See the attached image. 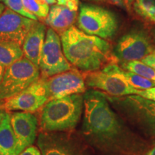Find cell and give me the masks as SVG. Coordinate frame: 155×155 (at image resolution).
<instances>
[{
    "instance_id": "obj_35",
    "label": "cell",
    "mask_w": 155,
    "mask_h": 155,
    "mask_svg": "<svg viewBox=\"0 0 155 155\" xmlns=\"http://www.w3.org/2000/svg\"><path fill=\"white\" fill-rule=\"evenodd\" d=\"M152 39L153 40V42H155V29H154L152 32Z\"/></svg>"
},
{
    "instance_id": "obj_38",
    "label": "cell",
    "mask_w": 155,
    "mask_h": 155,
    "mask_svg": "<svg viewBox=\"0 0 155 155\" xmlns=\"http://www.w3.org/2000/svg\"><path fill=\"white\" fill-rule=\"evenodd\" d=\"M0 106H1V104H0Z\"/></svg>"
},
{
    "instance_id": "obj_37",
    "label": "cell",
    "mask_w": 155,
    "mask_h": 155,
    "mask_svg": "<svg viewBox=\"0 0 155 155\" xmlns=\"http://www.w3.org/2000/svg\"><path fill=\"white\" fill-rule=\"evenodd\" d=\"M152 55H154L155 56V49H154V53H153Z\"/></svg>"
},
{
    "instance_id": "obj_31",
    "label": "cell",
    "mask_w": 155,
    "mask_h": 155,
    "mask_svg": "<svg viewBox=\"0 0 155 155\" xmlns=\"http://www.w3.org/2000/svg\"><path fill=\"white\" fill-rule=\"evenodd\" d=\"M6 112L7 111H6L5 110H4V109H2V108H0V124H1L2 121V119H3L4 116H5V115Z\"/></svg>"
},
{
    "instance_id": "obj_25",
    "label": "cell",
    "mask_w": 155,
    "mask_h": 155,
    "mask_svg": "<svg viewBox=\"0 0 155 155\" xmlns=\"http://www.w3.org/2000/svg\"><path fill=\"white\" fill-rule=\"evenodd\" d=\"M137 95L155 102V87L147 90H139Z\"/></svg>"
},
{
    "instance_id": "obj_14",
    "label": "cell",
    "mask_w": 155,
    "mask_h": 155,
    "mask_svg": "<svg viewBox=\"0 0 155 155\" xmlns=\"http://www.w3.org/2000/svg\"><path fill=\"white\" fill-rule=\"evenodd\" d=\"M9 114L12 128L18 143L19 153H21L34 144L38 132V119L34 113L30 112L15 111Z\"/></svg>"
},
{
    "instance_id": "obj_18",
    "label": "cell",
    "mask_w": 155,
    "mask_h": 155,
    "mask_svg": "<svg viewBox=\"0 0 155 155\" xmlns=\"http://www.w3.org/2000/svg\"><path fill=\"white\" fill-rule=\"evenodd\" d=\"M24 57L22 46L11 42L0 41V64L7 68Z\"/></svg>"
},
{
    "instance_id": "obj_2",
    "label": "cell",
    "mask_w": 155,
    "mask_h": 155,
    "mask_svg": "<svg viewBox=\"0 0 155 155\" xmlns=\"http://www.w3.org/2000/svg\"><path fill=\"white\" fill-rule=\"evenodd\" d=\"M60 37L65 58L82 72L98 71L108 64L119 63L107 40L85 33L74 25Z\"/></svg>"
},
{
    "instance_id": "obj_33",
    "label": "cell",
    "mask_w": 155,
    "mask_h": 155,
    "mask_svg": "<svg viewBox=\"0 0 155 155\" xmlns=\"http://www.w3.org/2000/svg\"><path fill=\"white\" fill-rule=\"evenodd\" d=\"M5 8H6L5 5H4L3 3L0 2V15H2V13L3 12L4 10H5Z\"/></svg>"
},
{
    "instance_id": "obj_39",
    "label": "cell",
    "mask_w": 155,
    "mask_h": 155,
    "mask_svg": "<svg viewBox=\"0 0 155 155\" xmlns=\"http://www.w3.org/2000/svg\"><path fill=\"white\" fill-rule=\"evenodd\" d=\"M0 1H1V0H0Z\"/></svg>"
},
{
    "instance_id": "obj_36",
    "label": "cell",
    "mask_w": 155,
    "mask_h": 155,
    "mask_svg": "<svg viewBox=\"0 0 155 155\" xmlns=\"http://www.w3.org/2000/svg\"><path fill=\"white\" fill-rule=\"evenodd\" d=\"M91 1H94L96 2H105L106 0H91Z\"/></svg>"
},
{
    "instance_id": "obj_5",
    "label": "cell",
    "mask_w": 155,
    "mask_h": 155,
    "mask_svg": "<svg viewBox=\"0 0 155 155\" xmlns=\"http://www.w3.org/2000/svg\"><path fill=\"white\" fill-rule=\"evenodd\" d=\"M40 77L39 68L25 57L6 68L0 83V104L22 91Z\"/></svg>"
},
{
    "instance_id": "obj_19",
    "label": "cell",
    "mask_w": 155,
    "mask_h": 155,
    "mask_svg": "<svg viewBox=\"0 0 155 155\" xmlns=\"http://www.w3.org/2000/svg\"><path fill=\"white\" fill-rule=\"evenodd\" d=\"M118 72L131 87L137 90H147V89L155 87L154 82L145 78L144 77L137 73L126 71L121 68L119 65L118 67Z\"/></svg>"
},
{
    "instance_id": "obj_24",
    "label": "cell",
    "mask_w": 155,
    "mask_h": 155,
    "mask_svg": "<svg viewBox=\"0 0 155 155\" xmlns=\"http://www.w3.org/2000/svg\"><path fill=\"white\" fill-rule=\"evenodd\" d=\"M56 1L58 5L66 6L71 10L78 12L79 6L78 0H56Z\"/></svg>"
},
{
    "instance_id": "obj_26",
    "label": "cell",
    "mask_w": 155,
    "mask_h": 155,
    "mask_svg": "<svg viewBox=\"0 0 155 155\" xmlns=\"http://www.w3.org/2000/svg\"><path fill=\"white\" fill-rule=\"evenodd\" d=\"M19 155H42L40 152V149L38 147L31 145V146L27 147L22 152L19 153Z\"/></svg>"
},
{
    "instance_id": "obj_7",
    "label": "cell",
    "mask_w": 155,
    "mask_h": 155,
    "mask_svg": "<svg viewBox=\"0 0 155 155\" xmlns=\"http://www.w3.org/2000/svg\"><path fill=\"white\" fill-rule=\"evenodd\" d=\"M117 63L108 64L104 68L91 72H83L86 88L101 91L111 96L137 95L134 88L118 72Z\"/></svg>"
},
{
    "instance_id": "obj_34",
    "label": "cell",
    "mask_w": 155,
    "mask_h": 155,
    "mask_svg": "<svg viewBox=\"0 0 155 155\" xmlns=\"http://www.w3.org/2000/svg\"><path fill=\"white\" fill-rule=\"evenodd\" d=\"M45 1L47 2L48 5H55V4H57V1H56V0H45Z\"/></svg>"
},
{
    "instance_id": "obj_21",
    "label": "cell",
    "mask_w": 155,
    "mask_h": 155,
    "mask_svg": "<svg viewBox=\"0 0 155 155\" xmlns=\"http://www.w3.org/2000/svg\"><path fill=\"white\" fill-rule=\"evenodd\" d=\"M122 68L144 77L155 83V69L141 61L121 63Z\"/></svg>"
},
{
    "instance_id": "obj_12",
    "label": "cell",
    "mask_w": 155,
    "mask_h": 155,
    "mask_svg": "<svg viewBox=\"0 0 155 155\" xmlns=\"http://www.w3.org/2000/svg\"><path fill=\"white\" fill-rule=\"evenodd\" d=\"M44 78L49 101L86 91L83 73L75 68Z\"/></svg>"
},
{
    "instance_id": "obj_9",
    "label": "cell",
    "mask_w": 155,
    "mask_h": 155,
    "mask_svg": "<svg viewBox=\"0 0 155 155\" xmlns=\"http://www.w3.org/2000/svg\"><path fill=\"white\" fill-rule=\"evenodd\" d=\"M72 68L64 54L61 37L51 28L48 29L39 62L41 76H53Z\"/></svg>"
},
{
    "instance_id": "obj_1",
    "label": "cell",
    "mask_w": 155,
    "mask_h": 155,
    "mask_svg": "<svg viewBox=\"0 0 155 155\" xmlns=\"http://www.w3.org/2000/svg\"><path fill=\"white\" fill-rule=\"evenodd\" d=\"M83 114L81 134L102 155H144L147 142L127 127L111 107L104 93L86 91Z\"/></svg>"
},
{
    "instance_id": "obj_3",
    "label": "cell",
    "mask_w": 155,
    "mask_h": 155,
    "mask_svg": "<svg viewBox=\"0 0 155 155\" xmlns=\"http://www.w3.org/2000/svg\"><path fill=\"white\" fill-rule=\"evenodd\" d=\"M83 112V94L50 100L41 108L40 129L47 132L71 131L79 123Z\"/></svg>"
},
{
    "instance_id": "obj_20",
    "label": "cell",
    "mask_w": 155,
    "mask_h": 155,
    "mask_svg": "<svg viewBox=\"0 0 155 155\" xmlns=\"http://www.w3.org/2000/svg\"><path fill=\"white\" fill-rule=\"evenodd\" d=\"M25 9L37 17L38 21L44 22L49 12L50 7L45 0H23Z\"/></svg>"
},
{
    "instance_id": "obj_29",
    "label": "cell",
    "mask_w": 155,
    "mask_h": 155,
    "mask_svg": "<svg viewBox=\"0 0 155 155\" xmlns=\"http://www.w3.org/2000/svg\"><path fill=\"white\" fill-rule=\"evenodd\" d=\"M124 2L126 8H127L129 11H130L131 6H132L133 0H124Z\"/></svg>"
},
{
    "instance_id": "obj_40",
    "label": "cell",
    "mask_w": 155,
    "mask_h": 155,
    "mask_svg": "<svg viewBox=\"0 0 155 155\" xmlns=\"http://www.w3.org/2000/svg\"><path fill=\"white\" fill-rule=\"evenodd\" d=\"M0 155H1V154H0Z\"/></svg>"
},
{
    "instance_id": "obj_27",
    "label": "cell",
    "mask_w": 155,
    "mask_h": 155,
    "mask_svg": "<svg viewBox=\"0 0 155 155\" xmlns=\"http://www.w3.org/2000/svg\"><path fill=\"white\" fill-rule=\"evenodd\" d=\"M141 61H142L143 63H144L147 65H150L153 68L155 69V56L154 55H150L147 56L143 60H141Z\"/></svg>"
},
{
    "instance_id": "obj_6",
    "label": "cell",
    "mask_w": 155,
    "mask_h": 155,
    "mask_svg": "<svg viewBox=\"0 0 155 155\" xmlns=\"http://www.w3.org/2000/svg\"><path fill=\"white\" fill-rule=\"evenodd\" d=\"M76 21L79 30L104 40L113 38L118 30V21L115 15L99 6L81 5Z\"/></svg>"
},
{
    "instance_id": "obj_4",
    "label": "cell",
    "mask_w": 155,
    "mask_h": 155,
    "mask_svg": "<svg viewBox=\"0 0 155 155\" xmlns=\"http://www.w3.org/2000/svg\"><path fill=\"white\" fill-rule=\"evenodd\" d=\"M106 96L111 105L121 115L122 119L127 120L148 139L155 140L154 101L139 95Z\"/></svg>"
},
{
    "instance_id": "obj_28",
    "label": "cell",
    "mask_w": 155,
    "mask_h": 155,
    "mask_svg": "<svg viewBox=\"0 0 155 155\" xmlns=\"http://www.w3.org/2000/svg\"><path fill=\"white\" fill-rule=\"evenodd\" d=\"M108 1L111 4H112V5H114L117 6V7H121L122 9H127L126 8V6L124 0H108Z\"/></svg>"
},
{
    "instance_id": "obj_30",
    "label": "cell",
    "mask_w": 155,
    "mask_h": 155,
    "mask_svg": "<svg viewBox=\"0 0 155 155\" xmlns=\"http://www.w3.org/2000/svg\"><path fill=\"white\" fill-rule=\"evenodd\" d=\"M5 70H6V68L4 67L2 65L0 64V83H1L2 80L3 78L4 74H5Z\"/></svg>"
},
{
    "instance_id": "obj_23",
    "label": "cell",
    "mask_w": 155,
    "mask_h": 155,
    "mask_svg": "<svg viewBox=\"0 0 155 155\" xmlns=\"http://www.w3.org/2000/svg\"><path fill=\"white\" fill-rule=\"evenodd\" d=\"M7 8H9L11 10L22 15V16L28 17V18L38 20L35 16L31 14L24 7L23 0H1Z\"/></svg>"
},
{
    "instance_id": "obj_17",
    "label": "cell",
    "mask_w": 155,
    "mask_h": 155,
    "mask_svg": "<svg viewBox=\"0 0 155 155\" xmlns=\"http://www.w3.org/2000/svg\"><path fill=\"white\" fill-rule=\"evenodd\" d=\"M18 143L12 128L10 114L6 112L0 124V154L19 155Z\"/></svg>"
},
{
    "instance_id": "obj_11",
    "label": "cell",
    "mask_w": 155,
    "mask_h": 155,
    "mask_svg": "<svg viewBox=\"0 0 155 155\" xmlns=\"http://www.w3.org/2000/svg\"><path fill=\"white\" fill-rule=\"evenodd\" d=\"M45 78H40L22 91L5 100L0 108L6 111H25L35 113L48 101Z\"/></svg>"
},
{
    "instance_id": "obj_13",
    "label": "cell",
    "mask_w": 155,
    "mask_h": 155,
    "mask_svg": "<svg viewBox=\"0 0 155 155\" xmlns=\"http://www.w3.org/2000/svg\"><path fill=\"white\" fill-rule=\"evenodd\" d=\"M36 21L6 7L0 15V41L22 45L25 36Z\"/></svg>"
},
{
    "instance_id": "obj_22",
    "label": "cell",
    "mask_w": 155,
    "mask_h": 155,
    "mask_svg": "<svg viewBox=\"0 0 155 155\" xmlns=\"http://www.w3.org/2000/svg\"><path fill=\"white\" fill-rule=\"evenodd\" d=\"M132 5L137 14L155 23V0H133Z\"/></svg>"
},
{
    "instance_id": "obj_15",
    "label": "cell",
    "mask_w": 155,
    "mask_h": 155,
    "mask_svg": "<svg viewBox=\"0 0 155 155\" xmlns=\"http://www.w3.org/2000/svg\"><path fill=\"white\" fill-rule=\"evenodd\" d=\"M46 33V25L40 21H36L25 36L22 45L24 57L38 68Z\"/></svg>"
},
{
    "instance_id": "obj_16",
    "label": "cell",
    "mask_w": 155,
    "mask_h": 155,
    "mask_svg": "<svg viewBox=\"0 0 155 155\" xmlns=\"http://www.w3.org/2000/svg\"><path fill=\"white\" fill-rule=\"evenodd\" d=\"M77 17L78 12L71 10L66 6L55 4L50 7L49 12L44 22L61 36L73 26Z\"/></svg>"
},
{
    "instance_id": "obj_8",
    "label": "cell",
    "mask_w": 155,
    "mask_h": 155,
    "mask_svg": "<svg viewBox=\"0 0 155 155\" xmlns=\"http://www.w3.org/2000/svg\"><path fill=\"white\" fill-rule=\"evenodd\" d=\"M68 131H40L38 147L42 155H91L88 147Z\"/></svg>"
},
{
    "instance_id": "obj_10",
    "label": "cell",
    "mask_w": 155,
    "mask_h": 155,
    "mask_svg": "<svg viewBox=\"0 0 155 155\" xmlns=\"http://www.w3.org/2000/svg\"><path fill=\"white\" fill-rule=\"evenodd\" d=\"M155 45L151 37L144 32L133 30L119 39L114 53L119 63L141 61L152 55Z\"/></svg>"
},
{
    "instance_id": "obj_32",
    "label": "cell",
    "mask_w": 155,
    "mask_h": 155,
    "mask_svg": "<svg viewBox=\"0 0 155 155\" xmlns=\"http://www.w3.org/2000/svg\"><path fill=\"white\" fill-rule=\"evenodd\" d=\"M146 155H155V145L153 147V148L152 149V150H150L147 153Z\"/></svg>"
}]
</instances>
